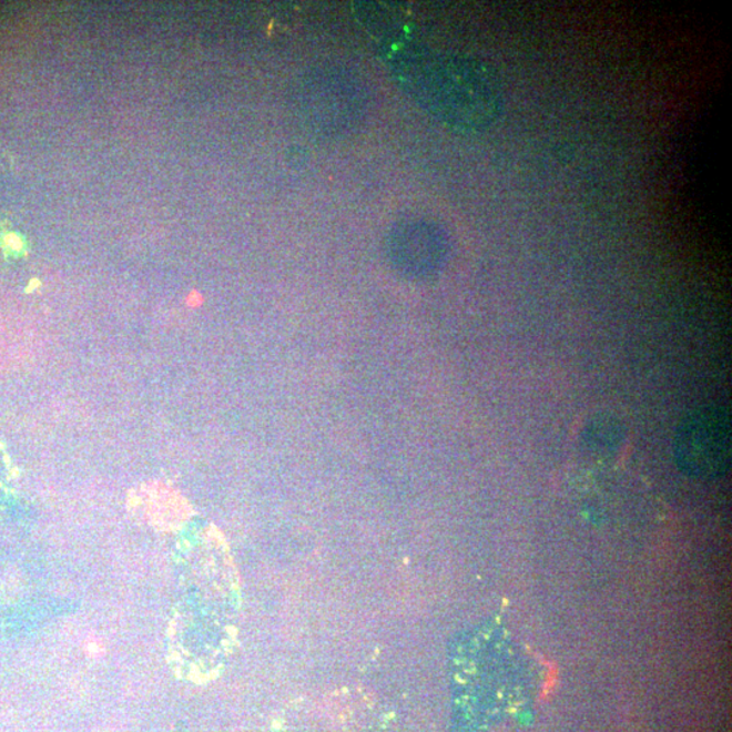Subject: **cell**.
Listing matches in <instances>:
<instances>
[{
	"label": "cell",
	"mask_w": 732,
	"mask_h": 732,
	"mask_svg": "<svg viewBox=\"0 0 732 732\" xmlns=\"http://www.w3.org/2000/svg\"><path fill=\"white\" fill-rule=\"evenodd\" d=\"M589 441L597 445L618 444L621 435V427L618 420L613 418L597 419L591 424L588 430Z\"/></svg>",
	"instance_id": "obj_4"
},
{
	"label": "cell",
	"mask_w": 732,
	"mask_h": 732,
	"mask_svg": "<svg viewBox=\"0 0 732 732\" xmlns=\"http://www.w3.org/2000/svg\"><path fill=\"white\" fill-rule=\"evenodd\" d=\"M143 508L146 518L156 525H169L180 518V498L170 488L156 485L146 488Z\"/></svg>",
	"instance_id": "obj_3"
},
{
	"label": "cell",
	"mask_w": 732,
	"mask_h": 732,
	"mask_svg": "<svg viewBox=\"0 0 732 732\" xmlns=\"http://www.w3.org/2000/svg\"><path fill=\"white\" fill-rule=\"evenodd\" d=\"M417 69L425 103L449 125L466 131L486 130L502 114V88L497 77L478 61L424 58Z\"/></svg>",
	"instance_id": "obj_1"
},
{
	"label": "cell",
	"mask_w": 732,
	"mask_h": 732,
	"mask_svg": "<svg viewBox=\"0 0 732 732\" xmlns=\"http://www.w3.org/2000/svg\"><path fill=\"white\" fill-rule=\"evenodd\" d=\"M730 413L722 407H701L682 420L674 437V459L683 474L715 480L731 467Z\"/></svg>",
	"instance_id": "obj_2"
}]
</instances>
